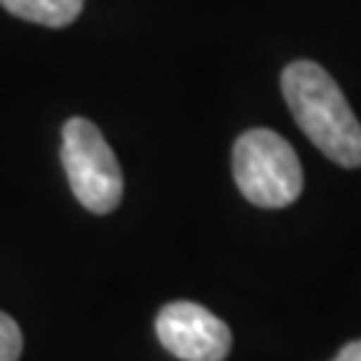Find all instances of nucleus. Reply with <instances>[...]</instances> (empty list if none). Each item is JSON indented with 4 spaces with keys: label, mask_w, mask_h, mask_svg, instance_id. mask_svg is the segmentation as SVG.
<instances>
[{
    "label": "nucleus",
    "mask_w": 361,
    "mask_h": 361,
    "mask_svg": "<svg viewBox=\"0 0 361 361\" xmlns=\"http://www.w3.org/2000/svg\"><path fill=\"white\" fill-rule=\"evenodd\" d=\"M8 13L46 27H67L78 19L83 0H0Z\"/></svg>",
    "instance_id": "nucleus-5"
},
{
    "label": "nucleus",
    "mask_w": 361,
    "mask_h": 361,
    "mask_svg": "<svg viewBox=\"0 0 361 361\" xmlns=\"http://www.w3.org/2000/svg\"><path fill=\"white\" fill-rule=\"evenodd\" d=\"M155 332L161 345L182 361H225L233 345L228 324L188 300L164 305L155 319Z\"/></svg>",
    "instance_id": "nucleus-4"
},
{
    "label": "nucleus",
    "mask_w": 361,
    "mask_h": 361,
    "mask_svg": "<svg viewBox=\"0 0 361 361\" xmlns=\"http://www.w3.org/2000/svg\"><path fill=\"white\" fill-rule=\"evenodd\" d=\"M233 177L246 201L262 209H284L302 193L295 147L271 129H252L235 140Z\"/></svg>",
    "instance_id": "nucleus-2"
},
{
    "label": "nucleus",
    "mask_w": 361,
    "mask_h": 361,
    "mask_svg": "<svg viewBox=\"0 0 361 361\" xmlns=\"http://www.w3.org/2000/svg\"><path fill=\"white\" fill-rule=\"evenodd\" d=\"M22 356V329L11 316L0 310V361H19Z\"/></svg>",
    "instance_id": "nucleus-6"
},
{
    "label": "nucleus",
    "mask_w": 361,
    "mask_h": 361,
    "mask_svg": "<svg viewBox=\"0 0 361 361\" xmlns=\"http://www.w3.org/2000/svg\"><path fill=\"white\" fill-rule=\"evenodd\" d=\"M281 91L297 126L329 161L345 169L361 166V123L335 78L316 62L300 59L284 70Z\"/></svg>",
    "instance_id": "nucleus-1"
},
{
    "label": "nucleus",
    "mask_w": 361,
    "mask_h": 361,
    "mask_svg": "<svg viewBox=\"0 0 361 361\" xmlns=\"http://www.w3.org/2000/svg\"><path fill=\"white\" fill-rule=\"evenodd\" d=\"M62 166L75 198L89 212H116L123 195V174L102 131L86 118H70L62 126Z\"/></svg>",
    "instance_id": "nucleus-3"
},
{
    "label": "nucleus",
    "mask_w": 361,
    "mask_h": 361,
    "mask_svg": "<svg viewBox=\"0 0 361 361\" xmlns=\"http://www.w3.org/2000/svg\"><path fill=\"white\" fill-rule=\"evenodd\" d=\"M335 361H361V340H353L345 348L337 353Z\"/></svg>",
    "instance_id": "nucleus-7"
}]
</instances>
